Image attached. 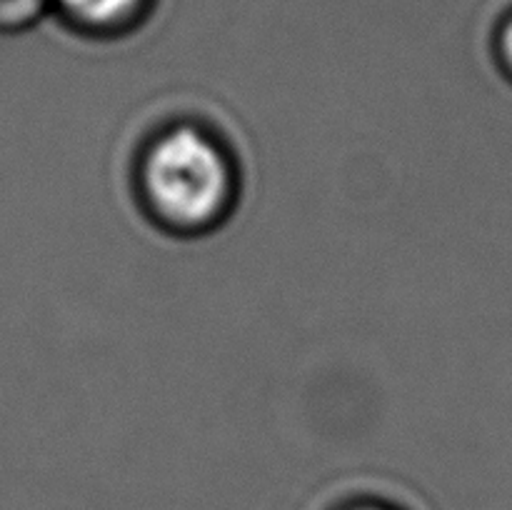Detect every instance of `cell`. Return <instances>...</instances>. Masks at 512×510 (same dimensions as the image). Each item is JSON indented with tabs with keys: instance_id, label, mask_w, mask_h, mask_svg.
<instances>
[{
	"instance_id": "obj_4",
	"label": "cell",
	"mask_w": 512,
	"mask_h": 510,
	"mask_svg": "<svg viewBox=\"0 0 512 510\" xmlns=\"http://www.w3.org/2000/svg\"><path fill=\"white\" fill-rule=\"evenodd\" d=\"M500 45H503V53H505V60L510 63L512 68V18L505 23L503 28V38H500Z\"/></svg>"
},
{
	"instance_id": "obj_1",
	"label": "cell",
	"mask_w": 512,
	"mask_h": 510,
	"mask_svg": "<svg viewBox=\"0 0 512 510\" xmlns=\"http://www.w3.org/2000/svg\"><path fill=\"white\" fill-rule=\"evenodd\" d=\"M145 185L160 213L185 225L215 218L228 198V165L210 140L183 128L160 140L145 165Z\"/></svg>"
},
{
	"instance_id": "obj_3",
	"label": "cell",
	"mask_w": 512,
	"mask_h": 510,
	"mask_svg": "<svg viewBox=\"0 0 512 510\" xmlns=\"http://www.w3.org/2000/svg\"><path fill=\"white\" fill-rule=\"evenodd\" d=\"M40 0H0V20H10V23H18V20L28 18L35 13Z\"/></svg>"
},
{
	"instance_id": "obj_2",
	"label": "cell",
	"mask_w": 512,
	"mask_h": 510,
	"mask_svg": "<svg viewBox=\"0 0 512 510\" xmlns=\"http://www.w3.org/2000/svg\"><path fill=\"white\" fill-rule=\"evenodd\" d=\"M65 13L90 25H113L138 10L140 0H58Z\"/></svg>"
},
{
	"instance_id": "obj_5",
	"label": "cell",
	"mask_w": 512,
	"mask_h": 510,
	"mask_svg": "<svg viewBox=\"0 0 512 510\" xmlns=\"http://www.w3.org/2000/svg\"><path fill=\"white\" fill-rule=\"evenodd\" d=\"M363 510H378V508H363Z\"/></svg>"
}]
</instances>
